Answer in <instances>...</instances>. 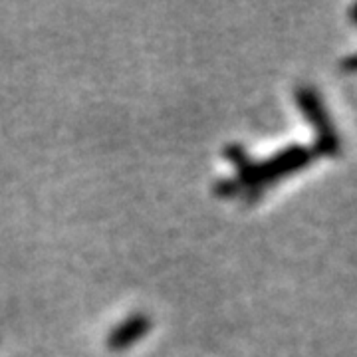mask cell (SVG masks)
I'll list each match as a JSON object with an SVG mask.
<instances>
[{
	"label": "cell",
	"instance_id": "1",
	"mask_svg": "<svg viewBox=\"0 0 357 357\" xmlns=\"http://www.w3.org/2000/svg\"><path fill=\"white\" fill-rule=\"evenodd\" d=\"M225 155L236 167L238 177L234 178V183L238 197L246 201H256L262 197L266 187L310 165L316 153L304 145H292L280 153L268 157L266 161H252L241 145H229Z\"/></svg>",
	"mask_w": 357,
	"mask_h": 357
},
{
	"label": "cell",
	"instance_id": "2",
	"mask_svg": "<svg viewBox=\"0 0 357 357\" xmlns=\"http://www.w3.org/2000/svg\"><path fill=\"white\" fill-rule=\"evenodd\" d=\"M296 102L307 123L316 131L314 153L324 155V157H337L342 151V141L333 128L332 117L319 98L318 89L312 86H300L296 89Z\"/></svg>",
	"mask_w": 357,
	"mask_h": 357
},
{
	"label": "cell",
	"instance_id": "3",
	"mask_svg": "<svg viewBox=\"0 0 357 357\" xmlns=\"http://www.w3.org/2000/svg\"><path fill=\"white\" fill-rule=\"evenodd\" d=\"M149 330H151V319L145 314H133L112 330L107 337V347L112 351H123L143 340Z\"/></svg>",
	"mask_w": 357,
	"mask_h": 357
}]
</instances>
